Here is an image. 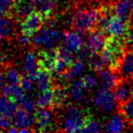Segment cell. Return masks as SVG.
I'll return each instance as SVG.
<instances>
[{"mask_svg":"<svg viewBox=\"0 0 133 133\" xmlns=\"http://www.w3.org/2000/svg\"><path fill=\"white\" fill-rule=\"evenodd\" d=\"M14 23L8 17H0V41L6 39L13 34Z\"/></svg>","mask_w":133,"mask_h":133,"instance_id":"cell-24","label":"cell"},{"mask_svg":"<svg viewBox=\"0 0 133 133\" xmlns=\"http://www.w3.org/2000/svg\"><path fill=\"white\" fill-rule=\"evenodd\" d=\"M23 69L26 76L35 79L40 71L38 64V57L34 52L28 51L25 54L23 58Z\"/></svg>","mask_w":133,"mask_h":133,"instance_id":"cell-13","label":"cell"},{"mask_svg":"<svg viewBox=\"0 0 133 133\" xmlns=\"http://www.w3.org/2000/svg\"><path fill=\"white\" fill-rule=\"evenodd\" d=\"M6 76L2 72H0V93H2V90L6 85Z\"/></svg>","mask_w":133,"mask_h":133,"instance_id":"cell-38","label":"cell"},{"mask_svg":"<svg viewBox=\"0 0 133 133\" xmlns=\"http://www.w3.org/2000/svg\"><path fill=\"white\" fill-rule=\"evenodd\" d=\"M10 126H11L10 118L0 116V129H6V130H8L10 128Z\"/></svg>","mask_w":133,"mask_h":133,"instance_id":"cell-37","label":"cell"},{"mask_svg":"<svg viewBox=\"0 0 133 133\" xmlns=\"http://www.w3.org/2000/svg\"><path fill=\"white\" fill-rule=\"evenodd\" d=\"M61 39V35L54 29L53 26H46L40 28L33 37L32 42L35 46L44 48L45 49L53 48Z\"/></svg>","mask_w":133,"mask_h":133,"instance_id":"cell-4","label":"cell"},{"mask_svg":"<svg viewBox=\"0 0 133 133\" xmlns=\"http://www.w3.org/2000/svg\"><path fill=\"white\" fill-rule=\"evenodd\" d=\"M6 79L8 81V84L10 85H15V84H19L21 80V76L17 69L10 66L6 69Z\"/></svg>","mask_w":133,"mask_h":133,"instance_id":"cell-29","label":"cell"},{"mask_svg":"<svg viewBox=\"0 0 133 133\" xmlns=\"http://www.w3.org/2000/svg\"><path fill=\"white\" fill-rule=\"evenodd\" d=\"M36 103L31 99V98H24L21 101L20 104V109H22L23 110L26 111V112L33 113L35 111L36 108Z\"/></svg>","mask_w":133,"mask_h":133,"instance_id":"cell-34","label":"cell"},{"mask_svg":"<svg viewBox=\"0 0 133 133\" xmlns=\"http://www.w3.org/2000/svg\"><path fill=\"white\" fill-rule=\"evenodd\" d=\"M82 85L87 90H91L98 85V79L91 75H85L79 78Z\"/></svg>","mask_w":133,"mask_h":133,"instance_id":"cell-30","label":"cell"},{"mask_svg":"<svg viewBox=\"0 0 133 133\" xmlns=\"http://www.w3.org/2000/svg\"><path fill=\"white\" fill-rule=\"evenodd\" d=\"M100 131H101V127L98 124V122L93 120L91 118H89L81 132H100Z\"/></svg>","mask_w":133,"mask_h":133,"instance_id":"cell-31","label":"cell"},{"mask_svg":"<svg viewBox=\"0 0 133 133\" xmlns=\"http://www.w3.org/2000/svg\"><path fill=\"white\" fill-rule=\"evenodd\" d=\"M34 6L37 12L42 14L45 18L51 17L53 10L55 9L57 0H33Z\"/></svg>","mask_w":133,"mask_h":133,"instance_id":"cell-20","label":"cell"},{"mask_svg":"<svg viewBox=\"0 0 133 133\" xmlns=\"http://www.w3.org/2000/svg\"><path fill=\"white\" fill-rule=\"evenodd\" d=\"M113 93L117 103L119 105L125 103L133 96V78L119 80L118 85L114 88Z\"/></svg>","mask_w":133,"mask_h":133,"instance_id":"cell-7","label":"cell"},{"mask_svg":"<svg viewBox=\"0 0 133 133\" xmlns=\"http://www.w3.org/2000/svg\"><path fill=\"white\" fill-rule=\"evenodd\" d=\"M34 83L36 84L37 89L39 91H44L46 89L52 88V78L49 72L46 70L40 69L39 73L37 74V78L34 79Z\"/></svg>","mask_w":133,"mask_h":133,"instance_id":"cell-21","label":"cell"},{"mask_svg":"<svg viewBox=\"0 0 133 133\" xmlns=\"http://www.w3.org/2000/svg\"><path fill=\"white\" fill-rule=\"evenodd\" d=\"M6 59V51L3 48L0 46V63L4 62Z\"/></svg>","mask_w":133,"mask_h":133,"instance_id":"cell-39","label":"cell"},{"mask_svg":"<svg viewBox=\"0 0 133 133\" xmlns=\"http://www.w3.org/2000/svg\"><path fill=\"white\" fill-rule=\"evenodd\" d=\"M119 112L123 115L127 121L133 122V96L125 103L119 105Z\"/></svg>","mask_w":133,"mask_h":133,"instance_id":"cell-26","label":"cell"},{"mask_svg":"<svg viewBox=\"0 0 133 133\" xmlns=\"http://www.w3.org/2000/svg\"><path fill=\"white\" fill-rule=\"evenodd\" d=\"M99 16L98 9H78L71 19V26L80 34L91 31L98 25Z\"/></svg>","mask_w":133,"mask_h":133,"instance_id":"cell-2","label":"cell"},{"mask_svg":"<svg viewBox=\"0 0 133 133\" xmlns=\"http://www.w3.org/2000/svg\"><path fill=\"white\" fill-rule=\"evenodd\" d=\"M117 72L122 78H133V50L127 49L124 52L116 68Z\"/></svg>","mask_w":133,"mask_h":133,"instance_id":"cell-10","label":"cell"},{"mask_svg":"<svg viewBox=\"0 0 133 133\" xmlns=\"http://www.w3.org/2000/svg\"><path fill=\"white\" fill-rule=\"evenodd\" d=\"M126 118L123 117L121 113H116L113 114L110 117L107 123L104 126V129L107 132L110 133H117V132H121L125 129L126 123H125Z\"/></svg>","mask_w":133,"mask_h":133,"instance_id":"cell-16","label":"cell"},{"mask_svg":"<svg viewBox=\"0 0 133 133\" xmlns=\"http://www.w3.org/2000/svg\"><path fill=\"white\" fill-rule=\"evenodd\" d=\"M127 49L133 48V29H129L123 38Z\"/></svg>","mask_w":133,"mask_h":133,"instance_id":"cell-35","label":"cell"},{"mask_svg":"<svg viewBox=\"0 0 133 133\" xmlns=\"http://www.w3.org/2000/svg\"><path fill=\"white\" fill-rule=\"evenodd\" d=\"M17 43H18L21 46H26L30 43V37L23 33L22 35L17 36Z\"/></svg>","mask_w":133,"mask_h":133,"instance_id":"cell-36","label":"cell"},{"mask_svg":"<svg viewBox=\"0 0 133 133\" xmlns=\"http://www.w3.org/2000/svg\"><path fill=\"white\" fill-rule=\"evenodd\" d=\"M12 122H13V127L17 128L19 132L22 129H29L33 131L32 127L35 124V116H33L32 113L26 112L20 109L17 110V112L13 116Z\"/></svg>","mask_w":133,"mask_h":133,"instance_id":"cell-12","label":"cell"},{"mask_svg":"<svg viewBox=\"0 0 133 133\" xmlns=\"http://www.w3.org/2000/svg\"><path fill=\"white\" fill-rule=\"evenodd\" d=\"M93 102L98 109L104 112H111L116 108L117 104L114 93L109 89L104 87L95 93Z\"/></svg>","mask_w":133,"mask_h":133,"instance_id":"cell-5","label":"cell"},{"mask_svg":"<svg viewBox=\"0 0 133 133\" xmlns=\"http://www.w3.org/2000/svg\"><path fill=\"white\" fill-rule=\"evenodd\" d=\"M17 110V102L8 97H0V116L11 118Z\"/></svg>","mask_w":133,"mask_h":133,"instance_id":"cell-19","label":"cell"},{"mask_svg":"<svg viewBox=\"0 0 133 133\" xmlns=\"http://www.w3.org/2000/svg\"><path fill=\"white\" fill-rule=\"evenodd\" d=\"M15 0H0V17H5L13 9Z\"/></svg>","mask_w":133,"mask_h":133,"instance_id":"cell-32","label":"cell"},{"mask_svg":"<svg viewBox=\"0 0 133 133\" xmlns=\"http://www.w3.org/2000/svg\"><path fill=\"white\" fill-rule=\"evenodd\" d=\"M57 48H48L45 49L44 51L40 52L38 56V64L39 68L42 70H46L49 73H52L57 64Z\"/></svg>","mask_w":133,"mask_h":133,"instance_id":"cell-11","label":"cell"},{"mask_svg":"<svg viewBox=\"0 0 133 133\" xmlns=\"http://www.w3.org/2000/svg\"><path fill=\"white\" fill-rule=\"evenodd\" d=\"M108 39H109L108 36L100 30L90 31L88 36L87 46L93 54L100 53L107 45Z\"/></svg>","mask_w":133,"mask_h":133,"instance_id":"cell-9","label":"cell"},{"mask_svg":"<svg viewBox=\"0 0 133 133\" xmlns=\"http://www.w3.org/2000/svg\"><path fill=\"white\" fill-rule=\"evenodd\" d=\"M131 126H132V129H131V131H133V122H131Z\"/></svg>","mask_w":133,"mask_h":133,"instance_id":"cell-41","label":"cell"},{"mask_svg":"<svg viewBox=\"0 0 133 133\" xmlns=\"http://www.w3.org/2000/svg\"><path fill=\"white\" fill-rule=\"evenodd\" d=\"M98 80L104 88L112 89L119 82L118 77L117 75V70L113 68H104L98 71Z\"/></svg>","mask_w":133,"mask_h":133,"instance_id":"cell-14","label":"cell"},{"mask_svg":"<svg viewBox=\"0 0 133 133\" xmlns=\"http://www.w3.org/2000/svg\"><path fill=\"white\" fill-rule=\"evenodd\" d=\"M129 3L131 6V15L133 16V0H129Z\"/></svg>","mask_w":133,"mask_h":133,"instance_id":"cell-40","label":"cell"},{"mask_svg":"<svg viewBox=\"0 0 133 133\" xmlns=\"http://www.w3.org/2000/svg\"><path fill=\"white\" fill-rule=\"evenodd\" d=\"M25 91L23 89L18 86V84H15V85H5L4 89L2 90V95L5 97H8L10 99L14 100L15 102H21L25 98Z\"/></svg>","mask_w":133,"mask_h":133,"instance_id":"cell-17","label":"cell"},{"mask_svg":"<svg viewBox=\"0 0 133 133\" xmlns=\"http://www.w3.org/2000/svg\"><path fill=\"white\" fill-rule=\"evenodd\" d=\"M122 39L119 37H109L106 46L99 53L106 66L116 69L125 52V43Z\"/></svg>","mask_w":133,"mask_h":133,"instance_id":"cell-3","label":"cell"},{"mask_svg":"<svg viewBox=\"0 0 133 133\" xmlns=\"http://www.w3.org/2000/svg\"><path fill=\"white\" fill-rule=\"evenodd\" d=\"M54 93H55L54 105L57 106V107L68 105L66 103L70 97L69 91H68V89H66L64 87H57L54 89Z\"/></svg>","mask_w":133,"mask_h":133,"instance_id":"cell-25","label":"cell"},{"mask_svg":"<svg viewBox=\"0 0 133 133\" xmlns=\"http://www.w3.org/2000/svg\"><path fill=\"white\" fill-rule=\"evenodd\" d=\"M54 89H48L44 91H41L38 98H37L36 105L37 108H49L54 105Z\"/></svg>","mask_w":133,"mask_h":133,"instance_id":"cell-23","label":"cell"},{"mask_svg":"<svg viewBox=\"0 0 133 133\" xmlns=\"http://www.w3.org/2000/svg\"><path fill=\"white\" fill-rule=\"evenodd\" d=\"M44 22L45 17L42 14H40L37 11L31 12L29 15H28L25 17L24 20L21 23L22 33L31 37L40 29Z\"/></svg>","mask_w":133,"mask_h":133,"instance_id":"cell-6","label":"cell"},{"mask_svg":"<svg viewBox=\"0 0 133 133\" xmlns=\"http://www.w3.org/2000/svg\"><path fill=\"white\" fill-rule=\"evenodd\" d=\"M89 65L90 66V69L95 72H98L104 68H106L99 53H95L91 55V57L89 59Z\"/></svg>","mask_w":133,"mask_h":133,"instance_id":"cell-27","label":"cell"},{"mask_svg":"<svg viewBox=\"0 0 133 133\" xmlns=\"http://www.w3.org/2000/svg\"><path fill=\"white\" fill-rule=\"evenodd\" d=\"M89 115L84 112L83 109L74 105L65 106L62 117L60 120L61 131L65 132H81L87 120L89 119Z\"/></svg>","mask_w":133,"mask_h":133,"instance_id":"cell-1","label":"cell"},{"mask_svg":"<svg viewBox=\"0 0 133 133\" xmlns=\"http://www.w3.org/2000/svg\"><path fill=\"white\" fill-rule=\"evenodd\" d=\"M34 80L32 79L31 78H29L28 76H26V77H23L21 78V80L19 82L20 84V87L23 89V90L25 92H29L33 89V86H34Z\"/></svg>","mask_w":133,"mask_h":133,"instance_id":"cell-33","label":"cell"},{"mask_svg":"<svg viewBox=\"0 0 133 133\" xmlns=\"http://www.w3.org/2000/svg\"><path fill=\"white\" fill-rule=\"evenodd\" d=\"M62 45L73 53H78L85 45L81 34L77 31H64L61 34Z\"/></svg>","mask_w":133,"mask_h":133,"instance_id":"cell-8","label":"cell"},{"mask_svg":"<svg viewBox=\"0 0 133 133\" xmlns=\"http://www.w3.org/2000/svg\"><path fill=\"white\" fill-rule=\"evenodd\" d=\"M53 113L48 108H38L35 114V124L39 130L46 131L51 127Z\"/></svg>","mask_w":133,"mask_h":133,"instance_id":"cell-15","label":"cell"},{"mask_svg":"<svg viewBox=\"0 0 133 133\" xmlns=\"http://www.w3.org/2000/svg\"><path fill=\"white\" fill-rule=\"evenodd\" d=\"M57 56H58L59 58L64 60L68 65L70 66V65L74 62L73 52H71L69 49H68V48L63 46V45L57 48Z\"/></svg>","mask_w":133,"mask_h":133,"instance_id":"cell-28","label":"cell"},{"mask_svg":"<svg viewBox=\"0 0 133 133\" xmlns=\"http://www.w3.org/2000/svg\"><path fill=\"white\" fill-rule=\"evenodd\" d=\"M86 90H87V89L82 85L80 79L77 80V81L73 82V83L71 84L70 88H69V95H70V98H72L73 99L77 102L85 103V102H87L88 100H89L87 94H86Z\"/></svg>","mask_w":133,"mask_h":133,"instance_id":"cell-18","label":"cell"},{"mask_svg":"<svg viewBox=\"0 0 133 133\" xmlns=\"http://www.w3.org/2000/svg\"><path fill=\"white\" fill-rule=\"evenodd\" d=\"M114 12L115 15L129 20L131 15V6L129 0H116Z\"/></svg>","mask_w":133,"mask_h":133,"instance_id":"cell-22","label":"cell"}]
</instances>
